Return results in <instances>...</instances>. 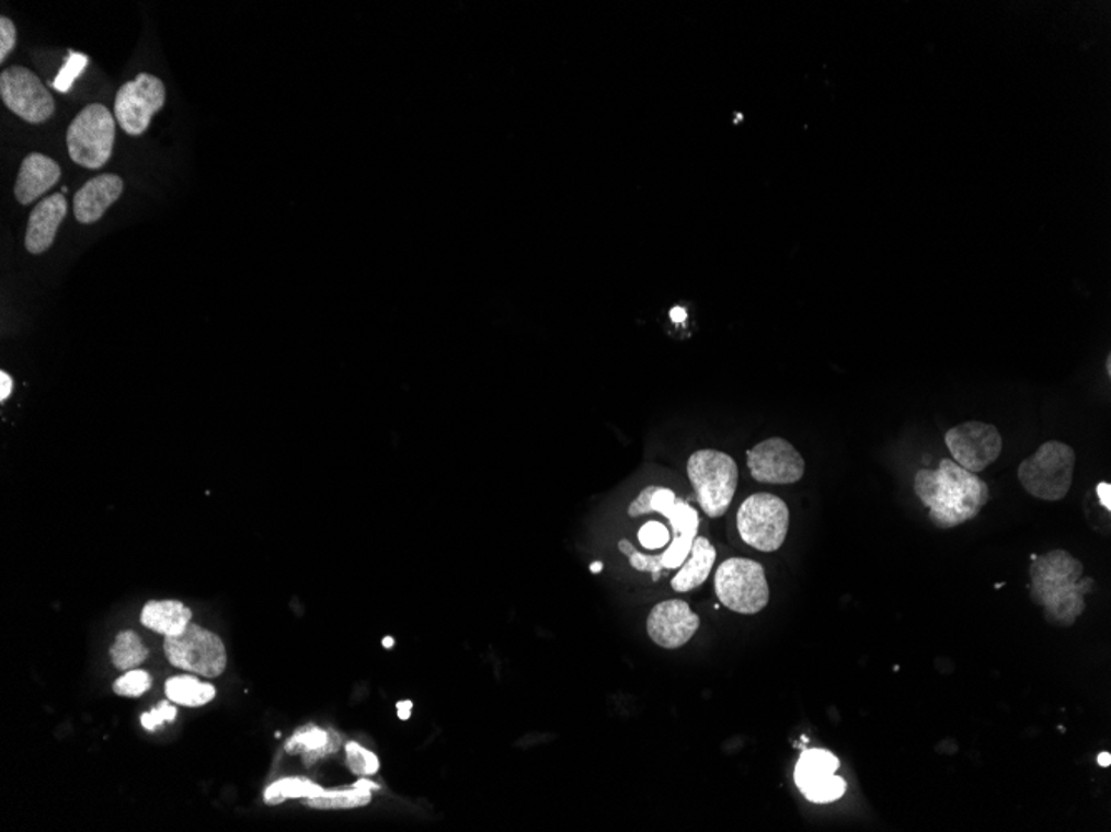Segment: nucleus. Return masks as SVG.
I'll list each match as a JSON object with an SVG mask.
<instances>
[{"mask_svg": "<svg viewBox=\"0 0 1111 832\" xmlns=\"http://www.w3.org/2000/svg\"><path fill=\"white\" fill-rule=\"evenodd\" d=\"M152 686V677L144 670H128L124 677L118 678L114 683V692L118 696L137 698L149 692Z\"/></svg>", "mask_w": 1111, "mask_h": 832, "instance_id": "obj_27", "label": "nucleus"}, {"mask_svg": "<svg viewBox=\"0 0 1111 832\" xmlns=\"http://www.w3.org/2000/svg\"><path fill=\"white\" fill-rule=\"evenodd\" d=\"M639 544L648 551L666 547L671 542V532L660 522H648L638 533Z\"/></svg>", "mask_w": 1111, "mask_h": 832, "instance_id": "obj_28", "label": "nucleus"}, {"mask_svg": "<svg viewBox=\"0 0 1111 832\" xmlns=\"http://www.w3.org/2000/svg\"><path fill=\"white\" fill-rule=\"evenodd\" d=\"M163 650L173 667L202 677H220L227 668V651L220 636L194 623L180 635L165 636Z\"/></svg>", "mask_w": 1111, "mask_h": 832, "instance_id": "obj_9", "label": "nucleus"}, {"mask_svg": "<svg viewBox=\"0 0 1111 832\" xmlns=\"http://www.w3.org/2000/svg\"><path fill=\"white\" fill-rule=\"evenodd\" d=\"M165 695L170 702L176 703V705L198 708L215 698V689L214 684L204 683L198 678L188 677V674H182V677L167 680Z\"/></svg>", "mask_w": 1111, "mask_h": 832, "instance_id": "obj_23", "label": "nucleus"}, {"mask_svg": "<svg viewBox=\"0 0 1111 832\" xmlns=\"http://www.w3.org/2000/svg\"><path fill=\"white\" fill-rule=\"evenodd\" d=\"M393 644H394V640H393V638H391V636H387V638H385V640H383V647L385 648H391V647H393Z\"/></svg>", "mask_w": 1111, "mask_h": 832, "instance_id": "obj_38", "label": "nucleus"}, {"mask_svg": "<svg viewBox=\"0 0 1111 832\" xmlns=\"http://www.w3.org/2000/svg\"><path fill=\"white\" fill-rule=\"evenodd\" d=\"M175 718L176 708L175 706L170 705L169 700V702L160 703V705L156 706L152 712L144 713L142 718L140 719H142V726L147 729V731H156V729L160 728L163 723L173 721Z\"/></svg>", "mask_w": 1111, "mask_h": 832, "instance_id": "obj_29", "label": "nucleus"}, {"mask_svg": "<svg viewBox=\"0 0 1111 832\" xmlns=\"http://www.w3.org/2000/svg\"><path fill=\"white\" fill-rule=\"evenodd\" d=\"M85 63H87L85 57L72 56V60H70V62L67 63L66 69L62 70V73H60L59 79L56 80V89L60 90V92H64V90H69V86L72 85L73 79H76V77L79 76L80 70H82L83 67H85Z\"/></svg>", "mask_w": 1111, "mask_h": 832, "instance_id": "obj_31", "label": "nucleus"}, {"mask_svg": "<svg viewBox=\"0 0 1111 832\" xmlns=\"http://www.w3.org/2000/svg\"><path fill=\"white\" fill-rule=\"evenodd\" d=\"M114 141V115L102 104L87 105L67 130L70 159L83 169H102L111 160Z\"/></svg>", "mask_w": 1111, "mask_h": 832, "instance_id": "obj_7", "label": "nucleus"}, {"mask_svg": "<svg viewBox=\"0 0 1111 832\" xmlns=\"http://www.w3.org/2000/svg\"><path fill=\"white\" fill-rule=\"evenodd\" d=\"M600 570H603V564H600V562H594V564L591 565V571H593V574H599Z\"/></svg>", "mask_w": 1111, "mask_h": 832, "instance_id": "obj_37", "label": "nucleus"}, {"mask_svg": "<svg viewBox=\"0 0 1111 832\" xmlns=\"http://www.w3.org/2000/svg\"><path fill=\"white\" fill-rule=\"evenodd\" d=\"M165 105V85L159 77L138 73L137 79L125 83L115 96V117L125 134L131 137L146 134L150 120Z\"/></svg>", "mask_w": 1111, "mask_h": 832, "instance_id": "obj_10", "label": "nucleus"}, {"mask_svg": "<svg viewBox=\"0 0 1111 832\" xmlns=\"http://www.w3.org/2000/svg\"><path fill=\"white\" fill-rule=\"evenodd\" d=\"M687 477L702 512L719 519L728 512L737 490L738 467L725 452L702 449L687 461Z\"/></svg>", "mask_w": 1111, "mask_h": 832, "instance_id": "obj_5", "label": "nucleus"}, {"mask_svg": "<svg viewBox=\"0 0 1111 832\" xmlns=\"http://www.w3.org/2000/svg\"><path fill=\"white\" fill-rule=\"evenodd\" d=\"M124 182L121 176L99 175L90 178L73 197V215L82 224H92L104 217L105 211L121 198Z\"/></svg>", "mask_w": 1111, "mask_h": 832, "instance_id": "obj_17", "label": "nucleus"}, {"mask_svg": "<svg viewBox=\"0 0 1111 832\" xmlns=\"http://www.w3.org/2000/svg\"><path fill=\"white\" fill-rule=\"evenodd\" d=\"M62 176L59 163L42 153L25 157L15 182V198L21 205H31L49 192Z\"/></svg>", "mask_w": 1111, "mask_h": 832, "instance_id": "obj_18", "label": "nucleus"}, {"mask_svg": "<svg viewBox=\"0 0 1111 832\" xmlns=\"http://www.w3.org/2000/svg\"><path fill=\"white\" fill-rule=\"evenodd\" d=\"M840 761L831 751L814 748L805 750L794 770L799 791L814 805H831L839 801L847 793V783L837 776Z\"/></svg>", "mask_w": 1111, "mask_h": 832, "instance_id": "obj_13", "label": "nucleus"}, {"mask_svg": "<svg viewBox=\"0 0 1111 832\" xmlns=\"http://www.w3.org/2000/svg\"><path fill=\"white\" fill-rule=\"evenodd\" d=\"M112 663L118 670H135L149 658V650L144 647L142 640L131 629L118 633L114 645L111 648Z\"/></svg>", "mask_w": 1111, "mask_h": 832, "instance_id": "obj_24", "label": "nucleus"}, {"mask_svg": "<svg viewBox=\"0 0 1111 832\" xmlns=\"http://www.w3.org/2000/svg\"><path fill=\"white\" fill-rule=\"evenodd\" d=\"M342 747V738L333 729L318 728L314 725H305L294 732V737L285 744L288 754H303L307 766L318 763L323 758L336 753Z\"/></svg>", "mask_w": 1111, "mask_h": 832, "instance_id": "obj_20", "label": "nucleus"}, {"mask_svg": "<svg viewBox=\"0 0 1111 832\" xmlns=\"http://www.w3.org/2000/svg\"><path fill=\"white\" fill-rule=\"evenodd\" d=\"M715 558H718V552H715L714 545L706 536H696L689 557L680 565L676 577L671 580L673 590L686 593L701 587L711 575Z\"/></svg>", "mask_w": 1111, "mask_h": 832, "instance_id": "obj_19", "label": "nucleus"}, {"mask_svg": "<svg viewBox=\"0 0 1111 832\" xmlns=\"http://www.w3.org/2000/svg\"><path fill=\"white\" fill-rule=\"evenodd\" d=\"M747 467L760 484H795L805 474L801 452L782 437H770L747 451Z\"/></svg>", "mask_w": 1111, "mask_h": 832, "instance_id": "obj_14", "label": "nucleus"}, {"mask_svg": "<svg viewBox=\"0 0 1111 832\" xmlns=\"http://www.w3.org/2000/svg\"><path fill=\"white\" fill-rule=\"evenodd\" d=\"M914 490L929 510L934 525L943 530L975 519L990 500L987 482L952 459H942L937 469H920L914 477Z\"/></svg>", "mask_w": 1111, "mask_h": 832, "instance_id": "obj_1", "label": "nucleus"}, {"mask_svg": "<svg viewBox=\"0 0 1111 832\" xmlns=\"http://www.w3.org/2000/svg\"><path fill=\"white\" fill-rule=\"evenodd\" d=\"M699 626L701 619L684 600H666L657 603L648 616V633L651 640L666 650H676L689 644Z\"/></svg>", "mask_w": 1111, "mask_h": 832, "instance_id": "obj_15", "label": "nucleus"}, {"mask_svg": "<svg viewBox=\"0 0 1111 832\" xmlns=\"http://www.w3.org/2000/svg\"><path fill=\"white\" fill-rule=\"evenodd\" d=\"M1077 454L1060 440H1049L1018 467V481L1030 496L1058 502L1070 493Z\"/></svg>", "mask_w": 1111, "mask_h": 832, "instance_id": "obj_4", "label": "nucleus"}, {"mask_svg": "<svg viewBox=\"0 0 1111 832\" xmlns=\"http://www.w3.org/2000/svg\"><path fill=\"white\" fill-rule=\"evenodd\" d=\"M715 596L722 605L741 615H756L770 600L766 570L751 558H728L714 577Z\"/></svg>", "mask_w": 1111, "mask_h": 832, "instance_id": "obj_6", "label": "nucleus"}, {"mask_svg": "<svg viewBox=\"0 0 1111 832\" xmlns=\"http://www.w3.org/2000/svg\"><path fill=\"white\" fill-rule=\"evenodd\" d=\"M380 786L371 781L359 779L353 789L343 791H323L314 798H308L307 802L313 809H353L363 808L371 802V791H378Z\"/></svg>", "mask_w": 1111, "mask_h": 832, "instance_id": "obj_22", "label": "nucleus"}, {"mask_svg": "<svg viewBox=\"0 0 1111 832\" xmlns=\"http://www.w3.org/2000/svg\"><path fill=\"white\" fill-rule=\"evenodd\" d=\"M1097 496H1098V500H1100L1101 506H1103L1104 509H1107L1108 512H1110V509H1111V502H1110L1111 485L1108 484V482H1100V484H1098Z\"/></svg>", "mask_w": 1111, "mask_h": 832, "instance_id": "obj_33", "label": "nucleus"}, {"mask_svg": "<svg viewBox=\"0 0 1111 832\" xmlns=\"http://www.w3.org/2000/svg\"><path fill=\"white\" fill-rule=\"evenodd\" d=\"M12 389H14V382H12L11 375L4 371L0 372V403H5L11 397Z\"/></svg>", "mask_w": 1111, "mask_h": 832, "instance_id": "obj_32", "label": "nucleus"}, {"mask_svg": "<svg viewBox=\"0 0 1111 832\" xmlns=\"http://www.w3.org/2000/svg\"><path fill=\"white\" fill-rule=\"evenodd\" d=\"M345 750L346 764H348L350 770L356 776H374L380 770V761H378L377 754L365 750L362 744L350 741Z\"/></svg>", "mask_w": 1111, "mask_h": 832, "instance_id": "obj_26", "label": "nucleus"}, {"mask_svg": "<svg viewBox=\"0 0 1111 832\" xmlns=\"http://www.w3.org/2000/svg\"><path fill=\"white\" fill-rule=\"evenodd\" d=\"M789 522V507L772 494H754L737 510L738 535L759 552L779 551L786 542Z\"/></svg>", "mask_w": 1111, "mask_h": 832, "instance_id": "obj_8", "label": "nucleus"}, {"mask_svg": "<svg viewBox=\"0 0 1111 832\" xmlns=\"http://www.w3.org/2000/svg\"><path fill=\"white\" fill-rule=\"evenodd\" d=\"M946 444L952 461L966 471H985L1000 458L1004 440L997 427L981 420H969L947 430Z\"/></svg>", "mask_w": 1111, "mask_h": 832, "instance_id": "obj_12", "label": "nucleus"}, {"mask_svg": "<svg viewBox=\"0 0 1111 832\" xmlns=\"http://www.w3.org/2000/svg\"><path fill=\"white\" fill-rule=\"evenodd\" d=\"M1091 587L1093 580L1084 578V564L1067 551H1052L1033 558L1030 596L1052 625H1075L1087 609L1085 596L1091 592Z\"/></svg>", "mask_w": 1111, "mask_h": 832, "instance_id": "obj_2", "label": "nucleus"}, {"mask_svg": "<svg viewBox=\"0 0 1111 832\" xmlns=\"http://www.w3.org/2000/svg\"><path fill=\"white\" fill-rule=\"evenodd\" d=\"M18 42V31L14 22L8 18H0V63H4L9 54L14 50Z\"/></svg>", "mask_w": 1111, "mask_h": 832, "instance_id": "obj_30", "label": "nucleus"}, {"mask_svg": "<svg viewBox=\"0 0 1111 832\" xmlns=\"http://www.w3.org/2000/svg\"><path fill=\"white\" fill-rule=\"evenodd\" d=\"M411 708H413V703H411V702H401V703H398L397 709H398V716H400V719H403V721H404V719H410Z\"/></svg>", "mask_w": 1111, "mask_h": 832, "instance_id": "obj_34", "label": "nucleus"}, {"mask_svg": "<svg viewBox=\"0 0 1111 832\" xmlns=\"http://www.w3.org/2000/svg\"><path fill=\"white\" fill-rule=\"evenodd\" d=\"M191 609L183 605L182 602H175V600L149 602L144 606L142 616H140L144 626L165 636L180 635L191 625Z\"/></svg>", "mask_w": 1111, "mask_h": 832, "instance_id": "obj_21", "label": "nucleus"}, {"mask_svg": "<svg viewBox=\"0 0 1111 832\" xmlns=\"http://www.w3.org/2000/svg\"><path fill=\"white\" fill-rule=\"evenodd\" d=\"M0 96L12 114L32 125L44 124L56 112L49 90L25 67L14 66L0 73Z\"/></svg>", "mask_w": 1111, "mask_h": 832, "instance_id": "obj_11", "label": "nucleus"}, {"mask_svg": "<svg viewBox=\"0 0 1111 832\" xmlns=\"http://www.w3.org/2000/svg\"><path fill=\"white\" fill-rule=\"evenodd\" d=\"M323 791L325 789L314 785L313 781L307 777H285L266 788L265 802L268 806L282 805L287 799L314 798Z\"/></svg>", "mask_w": 1111, "mask_h": 832, "instance_id": "obj_25", "label": "nucleus"}, {"mask_svg": "<svg viewBox=\"0 0 1111 832\" xmlns=\"http://www.w3.org/2000/svg\"><path fill=\"white\" fill-rule=\"evenodd\" d=\"M654 512L661 513L669 520L671 529H673L669 547L661 555H644L635 552L631 542L621 541L619 542V551L628 555L632 568L639 571H651L654 575V581H656L660 580V571L663 568L666 570L679 568L689 557L690 548L698 536L699 513L686 500L676 497L671 488L664 487H656L650 506L645 509V513Z\"/></svg>", "mask_w": 1111, "mask_h": 832, "instance_id": "obj_3", "label": "nucleus"}, {"mask_svg": "<svg viewBox=\"0 0 1111 832\" xmlns=\"http://www.w3.org/2000/svg\"><path fill=\"white\" fill-rule=\"evenodd\" d=\"M1110 763H1111L1110 754L1103 753L1100 754V756H1098V764H1100V766L1107 767L1110 766Z\"/></svg>", "mask_w": 1111, "mask_h": 832, "instance_id": "obj_35", "label": "nucleus"}, {"mask_svg": "<svg viewBox=\"0 0 1111 832\" xmlns=\"http://www.w3.org/2000/svg\"><path fill=\"white\" fill-rule=\"evenodd\" d=\"M67 208L69 205L64 193H54L35 205L25 233V249L28 253L42 255L53 246L57 231L66 220Z\"/></svg>", "mask_w": 1111, "mask_h": 832, "instance_id": "obj_16", "label": "nucleus"}, {"mask_svg": "<svg viewBox=\"0 0 1111 832\" xmlns=\"http://www.w3.org/2000/svg\"><path fill=\"white\" fill-rule=\"evenodd\" d=\"M684 317H686V313H684L683 310H674L673 311V320L683 321Z\"/></svg>", "mask_w": 1111, "mask_h": 832, "instance_id": "obj_36", "label": "nucleus"}]
</instances>
